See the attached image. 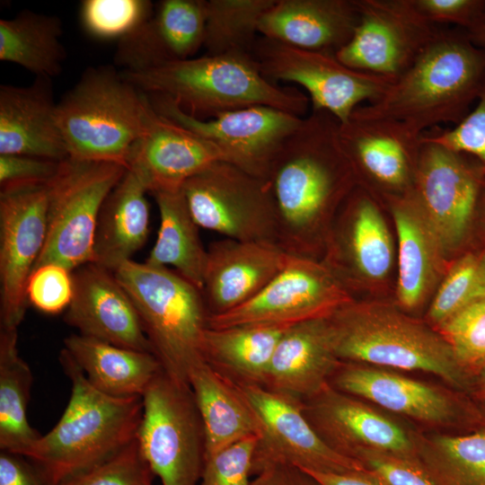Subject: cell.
I'll list each match as a JSON object with an SVG mask.
<instances>
[{
    "instance_id": "obj_1",
    "label": "cell",
    "mask_w": 485,
    "mask_h": 485,
    "mask_svg": "<svg viewBox=\"0 0 485 485\" xmlns=\"http://www.w3.org/2000/svg\"><path fill=\"white\" fill-rule=\"evenodd\" d=\"M340 122L313 110L286 139L266 182L275 209L276 242L288 255L317 259L324 224L355 176L340 141Z\"/></svg>"
},
{
    "instance_id": "obj_2",
    "label": "cell",
    "mask_w": 485,
    "mask_h": 485,
    "mask_svg": "<svg viewBox=\"0 0 485 485\" xmlns=\"http://www.w3.org/2000/svg\"><path fill=\"white\" fill-rule=\"evenodd\" d=\"M484 75L485 50L464 30L440 29L377 100L352 115L393 120L418 135L442 123L456 126L477 100Z\"/></svg>"
},
{
    "instance_id": "obj_3",
    "label": "cell",
    "mask_w": 485,
    "mask_h": 485,
    "mask_svg": "<svg viewBox=\"0 0 485 485\" xmlns=\"http://www.w3.org/2000/svg\"><path fill=\"white\" fill-rule=\"evenodd\" d=\"M121 74L142 93L168 98L199 119L251 106L303 117L310 104L308 95L297 88L268 79L247 53L206 54Z\"/></svg>"
},
{
    "instance_id": "obj_4",
    "label": "cell",
    "mask_w": 485,
    "mask_h": 485,
    "mask_svg": "<svg viewBox=\"0 0 485 485\" xmlns=\"http://www.w3.org/2000/svg\"><path fill=\"white\" fill-rule=\"evenodd\" d=\"M59 361L71 382L67 405L57 424L25 454L49 485L111 457L137 438L142 397L116 398L95 389L66 349Z\"/></svg>"
},
{
    "instance_id": "obj_5",
    "label": "cell",
    "mask_w": 485,
    "mask_h": 485,
    "mask_svg": "<svg viewBox=\"0 0 485 485\" xmlns=\"http://www.w3.org/2000/svg\"><path fill=\"white\" fill-rule=\"evenodd\" d=\"M328 319L340 361L433 374L469 395L471 382L436 329L391 305L353 299Z\"/></svg>"
},
{
    "instance_id": "obj_6",
    "label": "cell",
    "mask_w": 485,
    "mask_h": 485,
    "mask_svg": "<svg viewBox=\"0 0 485 485\" xmlns=\"http://www.w3.org/2000/svg\"><path fill=\"white\" fill-rule=\"evenodd\" d=\"M148 96L114 67H88L57 101V122L68 153L77 160L128 169L135 144L148 127Z\"/></svg>"
},
{
    "instance_id": "obj_7",
    "label": "cell",
    "mask_w": 485,
    "mask_h": 485,
    "mask_svg": "<svg viewBox=\"0 0 485 485\" xmlns=\"http://www.w3.org/2000/svg\"><path fill=\"white\" fill-rule=\"evenodd\" d=\"M114 274L133 300L163 371L189 384L190 372L205 362L209 314L201 291L172 269L133 260Z\"/></svg>"
},
{
    "instance_id": "obj_8",
    "label": "cell",
    "mask_w": 485,
    "mask_h": 485,
    "mask_svg": "<svg viewBox=\"0 0 485 485\" xmlns=\"http://www.w3.org/2000/svg\"><path fill=\"white\" fill-rule=\"evenodd\" d=\"M137 434L141 454L162 485H198L206 459L203 422L190 384L163 370L142 396Z\"/></svg>"
},
{
    "instance_id": "obj_9",
    "label": "cell",
    "mask_w": 485,
    "mask_h": 485,
    "mask_svg": "<svg viewBox=\"0 0 485 485\" xmlns=\"http://www.w3.org/2000/svg\"><path fill=\"white\" fill-rule=\"evenodd\" d=\"M126 170L117 163L71 157L60 162L47 183V237L32 271L46 264L74 271L93 262L94 233L101 207Z\"/></svg>"
},
{
    "instance_id": "obj_10",
    "label": "cell",
    "mask_w": 485,
    "mask_h": 485,
    "mask_svg": "<svg viewBox=\"0 0 485 485\" xmlns=\"http://www.w3.org/2000/svg\"><path fill=\"white\" fill-rule=\"evenodd\" d=\"M252 56L270 81L295 84L307 93L313 110H326L340 123L359 106L377 100L394 82L358 71L331 52L298 48L261 37Z\"/></svg>"
},
{
    "instance_id": "obj_11",
    "label": "cell",
    "mask_w": 485,
    "mask_h": 485,
    "mask_svg": "<svg viewBox=\"0 0 485 485\" xmlns=\"http://www.w3.org/2000/svg\"><path fill=\"white\" fill-rule=\"evenodd\" d=\"M182 191L199 227L234 240L276 242L274 204L265 180L218 161L186 181Z\"/></svg>"
},
{
    "instance_id": "obj_12",
    "label": "cell",
    "mask_w": 485,
    "mask_h": 485,
    "mask_svg": "<svg viewBox=\"0 0 485 485\" xmlns=\"http://www.w3.org/2000/svg\"><path fill=\"white\" fill-rule=\"evenodd\" d=\"M236 386L260 422L252 475L278 466L337 473L367 471L360 462L337 452L318 435L304 412L302 401L261 385Z\"/></svg>"
},
{
    "instance_id": "obj_13",
    "label": "cell",
    "mask_w": 485,
    "mask_h": 485,
    "mask_svg": "<svg viewBox=\"0 0 485 485\" xmlns=\"http://www.w3.org/2000/svg\"><path fill=\"white\" fill-rule=\"evenodd\" d=\"M334 388L428 426L485 428L478 403L469 395L382 367L344 362L333 374Z\"/></svg>"
},
{
    "instance_id": "obj_14",
    "label": "cell",
    "mask_w": 485,
    "mask_h": 485,
    "mask_svg": "<svg viewBox=\"0 0 485 485\" xmlns=\"http://www.w3.org/2000/svg\"><path fill=\"white\" fill-rule=\"evenodd\" d=\"M351 300L348 290L322 261L289 255L281 271L258 295L229 312L208 316L207 325L290 326L328 317Z\"/></svg>"
},
{
    "instance_id": "obj_15",
    "label": "cell",
    "mask_w": 485,
    "mask_h": 485,
    "mask_svg": "<svg viewBox=\"0 0 485 485\" xmlns=\"http://www.w3.org/2000/svg\"><path fill=\"white\" fill-rule=\"evenodd\" d=\"M146 95L158 114L214 144L225 162L263 180L278 150L304 118L273 107L251 106L199 119L168 98Z\"/></svg>"
},
{
    "instance_id": "obj_16",
    "label": "cell",
    "mask_w": 485,
    "mask_h": 485,
    "mask_svg": "<svg viewBox=\"0 0 485 485\" xmlns=\"http://www.w3.org/2000/svg\"><path fill=\"white\" fill-rule=\"evenodd\" d=\"M359 19L337 58L350 68L397 79L439 31L412 0H355Z\"/></svg>"
},
{
    "instance_id": "obj_17",
    "label": "cell",
    "mask_w": 485,
    "mask_h": 485,
    "mask_svg": "<svg viewBox=\"0 0 485 485\" xmlns=\"http://www.w3.org/2000/svg\"><path fill=\"white\" fill-rule=\"evenodd\" d=\"M48 231L46 184L0 191V328L18 329L29 304L28 279Z\"/></svg>"
},
{
    "instance_id": "obj_18",
    "label": "cell",
    "mask_w": 485,
    "mask_h": 485,
    "mask_svg": "<svg viewBox=\"0 0 485 485\" xmlns=\"http://www.w3.org/2000/svg\"><path fill=\"white\" fill-rule=\"evenodd\" d=\"M456 152L425 140L410 191L444 251L464 239L482 189L485 168Z\"/></svg>"
},
{
    "instance_id": "obj_19",
    "label": "cell",
    "mask_w": 485,
    "mask_h": 485,
    "mask_svg": "<svg viewBox=\"0 0 485 485\" xmlns=\"http://www.w3.org/2000/svg\"><path fill=\"white\" fill-rule=\"evenodd\" d=\"M302 404L307 419L318 435L344 455L352 458L358 451L372 450L418 459L415 433L366 401L330 384L302 401Z\"/></svg>"
},
{
    "instance_id": "obj_20",
    "label": "cell",
    "mask_w": 485,
    "mask_h": 485,
    "mask_svg": "<svg viewBox=\"0 0 485 485\" xmlns=\"http://www.w3.org/2000/svg\"><path fill=\"white\" fill-rule=\"evenodd\" d=\"M339 135L355 177L402 197L412 190L422 135L393 120L352 114L340 124Z\"/></svg>"
},
{
    "instance_id": "obj_21",
    "label": "cell",
    "mask_w": 485,
    "mask_h": 485,
    "mask_svg": "<svg viewBox=\"0 0 485 485\" xmlns=\"http://www.w3.org/2000/svg\"><path fill=\"white\" fill-rule=\"evenodd\" d=\"M74 294L64 321L78 333L125 348L152 352L140 316L115 274L95 263L73 271Z\"/></svg>"
},
{
    "instance_id": "obj_22",
    "label": "cell",
    "mask_w": 485,
    "mask_h": 485,
    "mask_svg": "<svg viewBox=\"0 0 485 485\" xmlns=\"http://www.w3.org/2000/svg\"><path fill=\"white\" fill-rule=\"evenodd\" d=\"M288 256L274 242L225 238L210 243L201 289L209 316L253 298L281 271Z\"/></svg>"
},
{
    "instance_id": "obj_23",
    "label": "cell",
    "mask_w": 485,
    "mask_h": 485,
    "mask_svg": "<svg viewBox=\"0 0 485 485\" xmlns=\"http://www.w3.org/2000/svg\"><path fill=\"white\" fill-rule=\"evenodd\" d=\"M218 161L225 158L214 144L154 110L146 134L131 150L128 169L152 193L181 189L186 181Z\"/></svg>"
},
{
    "instance_id": "obj_24",
    "label": "cell",
    "mask_w": 485,
    "mask_h": 485,
    "mask_svg": "<svg viewBox=\"0 0 485 485\" xmlns=\"http://www.w3.org/2000/svg\"><path fill=\"white\" fill-rule=\"evenodd\" d=\"M205 31L206 0H162L145 24L118 42L115 62L136 72L193 57Z\"/></svg>"
},
{
    "instance_id": "obj_25",
    "label": "cell",
    "mask_w": 485,
    "mask_h": 485,
    "mask_svg": "<svg viewBox=\"0 0 485 485\" xmlns=\"http://www.w3.org/2000/svg\"><path fill=\"white\" fill-rule=\"evenodd\" d=\"M51 78L28 86H0V155L16 154L61 162L68 153L57 122Z\"/></svg>"
},
{
    "instance_id": "obj_26",
    "label": "cell",
    "mask_w": 485,
    "mask_h": 485,
    "mask_svg": "<svg viewBox=\"0 0 485 485\" xmlns=\"http://www.w3.org/2000/svg\"><path fill=\"white\" fill-rule=\"evenodd\" d=\"M340 363L328 317L304 321L283 333L263 386L304 401L330 384Z\"/></svg>"
},
{
    "instance_id": "obj_27",
    "label": "cell",
    "mask_w": 485,
    "mask_h": 485,
    "mask_svg": "<svg viewBox=\"0 0 485 485\" xmlns=\"http://www.w3.org/2000/svg\"><path fill=\"white\" fill-rule=\"evenodd\" d=\"M359 19L355 0H275L259 33L298 48L336 54L352 38Z\"/></svg>"
},
{
    "instance_id": "obj_28",
    "label": "cell",
    "mask_w": 485,
    "mask_h": 485,
    "mask_svg": "<svg viewBox=\"0 0 485 485\" xmlns=\"http://www.w3.org/2000/svg\"><path fill=\"white\" fill-rule=\"evenodd\" d=\"M146 193L145 182L127 169L101 207L93 263L114 273L145 245L150 224Z\"/></svg>"
},
{
    "instance_id": "obj_29",
    "label": "cell",
    "mask_w": 485,
    "mask_h": 485,
    "mask_svg": "<svg viewBox=\"0 0 485 485\" xmlns=\"http://www.w3.org/2000/svg\"><path fill=\"white\" fill-rule=\"evenodd\" d=\"M398 238L397 296L406 309L419 306L442 270L444 250L411 193L391 200Z\"/></svg>"
},
{
    "instance_id": "obj_30",
    "label": "cell",
    "mask_w": 485,
    "mask_h": 485,
    "mask_svg": "<svg viewBox=\"0 0 485 485\" xmlns=\"http://www.w3.org/2000/svg\"><path fill=\"white\" fill-rule=\"evenodd\" d=\"M64 349L101 392L116 398L142 397L163 370L151 352L121 348L77 334L64 340Z\"/></svg>"
},
{
    "instance_id": "obj_31",
    "label": "cell",
    "mask_w": 485,
    "mask_h": 485,
    "mask_svg": "<svg viewBox=\"0 0 485 485\" xmlns=\"http://www.w3.org/2000/svg\"><path fill=\"white\" fill-rule=\"evenodd\" d=\"M290 326L207 327L203 335V358L212 369L236 385L263 386L275 348Z\"/></svg>"
},
{
    "instance_id": "obj_32",
    "label": "cell",
    "mask_w": 485,
    "mask_h": 485,
    "mask_svg": "<svg viewBox=\"0 0 485 485\" xmlns=\"http://www.w3.org/2000/svg\"><path fill=\"white\" fill-rule=\"evenodd\" d=\"M189 384L203 422L206 456L251 436H259V419L239 388L206 362L189 375Z\"/></svg>"
},
{
    "instance_id": "obj_33",
    "label": "cell",
    "mask_w": 485,
    "mask_h": 485,
    "mask_svg": "<svg viewBox=\"0 0 485 485\" xmlns=\"http://www.w3.org/2000/svg\"><path fill=\"white\" fill-rule=\"evenodd\" d=\"M157 203L160 226L145 262L173 269L198 287H203L207 249L193 219L182 188L152 192Z\"/></svg>"
},
{
    "instance_id": "obj_34",
    "label": "cell",
    "mask_w": 485,
    "mask_h": 485,
    "mask_svg": "<svg viewBox=\"0 0 485 485\" xmlns=\"http://www.w3.org/2000/svg\"><path fill=\"white\" fill-rule=\"evenodd\" d=\"M62 34L59 17L22 10L11 19L0 20V59L36 77L57 76L66 58Z\"/></svg>"
},
{
    "instance_id": "obj_35",
    "label": "cell",
    "mask_w": 485,
    "mask_h": 485,
    "mask_svg": "<svg viewBox=\"0 0 485 485\" xmlns=\"http://www.w3.org/2000/svg\"><path fill=\"white\" fill-rule=\"evenodd\" d=\"M346 225L340 232V247L332 255L346 260L342 268L351 269L366 279L381 280L392 264L391 234L376 204L368 195H357L346 211Z\"/></svg>"
},
{
    "instance_id": "obj_36",
    "label": "cell",
    "mask_w": 485,
    "mask_h": 485,
    "mask_svg": "<svg viewBox=\"0 0 485 485\" xmlns=\"http://www.w3.org/2000/svg\"><path fill=\"white\" fill-rule=\"evenodd\" d=\"M32 382L19 354L18 329L0 328V450L25 455L41 436L27 418Z\"/></svg>"
},
{
    "instance_id": "obj_37",
    "label": "cell",
    "mask_w": 485,
    "mask_h": 485,
    "mask_svg": "<svg viewBox=\"0 0 485 485\" xmlns=\"http://www.w3.org/2000/svg\"><path fill=\"white\" fill-rule=\"evenodd\" d=\"M417 440L418 459L436 485H485V428Z\"/></svg>"
},
{
    "instance_id": "obj_38",
    "label": "cell",
    "mask_w": 485,
    "mask_h": 485,
    "mask_svg": "<svg viewBox=\"0 0 485 485\" xmlns=\"http://www.w3.org/2000/svg\"><path fill=\"white\" fill-rule=\"evenodd\" d=\"M274 1L206 0V54H252L260 21Z\"/></svg>"
},
{
    "instance_id": "obj_39",
    "label": "cell",
    "mask_w": 485,
    "mask_h": 485,
    "mask_svg": "<svg viewBox=\"0 0 485 485\" xmlns=\"http://www.w3.org/2000/svg\"><path fill=\"white\" fill-rule=\"evenodd\" d=\"M154 9V4L149 0H84L79 18L90 37L119 42L145 24Z\"/></svg>"
},
{
    "instance_id": "obj_40",
    "label": "cell",
    "mask_w": 485,
    "mask_h": 485,
    "mask_svg": "<svg viewBox=\"0 0 485 485\" xmlns=\"http://www.w3.org/2000/svg\"><path fill=\"white\" fill-rule=\"evenodd\" d=\"M485 298V254L468 253L452 266L428 313L436 327L449 317Z\"/></svg>"
},
{
    "instance_id": "obj_41",
    "label": "cell",
    "mask_w": 485,
    "mask_h": 485,
    "mask_svg": "<svg viewBox=\"0 0 485 485\" xmlns=\"http://www.w3.org/2000/svg\"><path fill=\"white\" fill-rule=\"evenodd\" d=\"M435 329L451 347L472 384L485 366V298L460 310Z\"/></svg>"
},
{
    "instance_id": "obj_42",
    "label": "cell",
    "mask_w": 485,
    "mask_h": 485,
    "mask_svg": "<svg viewBox=\"0 0 485 485\" xmlns=\"http://www.w3.org/2000/svg\"><path fill=\"white\" fill-rule=\"evenodd\" d=\"M137 438L116 454L58 485H153Z\"/></svg>"
},
{
    "instance_id": "obj_43",
    "label": "cell",
    "mask_w": 485,
    "mask_h": 485,
    "mask_svg": "<svg viewBox=\"0 0 485 485\" xmlns=\"http://www.w3.org/2000/svg\"><path fill=\"white\" fill-rule=\"evenodd\" d=\"M258 436H251L206 456L199 485H251Z\"/></svg>"
},
{
    "instance_id": "obj_44",
    "label": "cell",
    "mask_w": 485,
    "mask_h": 485,
    "mask_svg": "<svg viewBox=\"0 0 485 485\" xmlns=\"http://www.w3.org/2000/svg\"><path fill=\"white\" fill-rule=\"evenodd\" d=\"M73 294V271L57 264H46L35 269L27 282L29 304L47 314L66 311Z\"/></svg>"
},
{
    "instance_id": "obj_45",
    "label": "cell",
    "mask_w": 485,
    "mask_h": 485,
    "mask_svg": "<svg viewBox=\"0 0 485 485\" xmlns=\"http://www.w3.org/2000/svg\"><path fill=\"white\" fill-rule=\"evenodd\" d=\"M477 105L451 129L422 134L425 140L472 155L485 167V75L477 96Z\"/></svg>"
},
{
    "instance_id": "obj_46",
    "label": "cell",
    "mask_w": 485,
    "mask_h": 485,
    "mask_svg": "<svg viewBox=\"0 0 485 485\" xmlns=\"http://www.w3.org/2000/svg\"><path fill=\"white\" fill-rule=\"evenodd\" d=\"M352 458L360 462L381 485H436L418 459L372 450H361Z\"/></svg>"
},
{
    "instance_id": "obj_47",
    "label": "cell",
    "mask_w": 485,
    "mask_h": 485,
    "mask_svg": "<svg viewBox=\"0 0 485 485\" xmlns=\"http://www.w3.org/2000/svg\"><path fill=\"white\" fill-rule=\"evenodd\" d=\"M412 3L430 23L454 24L465 31L485 10V0H412Z\"/></svg>"
},
{
    "instance_id": "obj_48",
    "label": "cell",
    "mask_w": 485,
    "mask_h": 485,
    "mask_svg": "<svg viewBox=\"0 0 485 485\" xmlns=\"http://www.w3.org/2000/svg\"><path fill=\"white\" fill-rule=\"evenodd\" d=\"M60 162L16 154L0 155L1 189L46 184L56 174Z\"/></svg>"
},
{
    "instance_id": "obj_49",
    "label": "cell",
    "mask_w": 485,
    "mask_h": 485,
    "mask_svg": "<svg viewBox=\"0 0 485 485\" xmlns=\"http://www.w3.org/2000/svg\"><path fill=\"white\" fill-rule=\"evenodd\" d=\"M0 485H49L41 471L29 458L0 451Z\"/></svg>"
},
{
    "instance_id": "obj_50",
    "label": "cell",
    "mask_w": 485,
    "mask_h": 485,
    "mask_svg": "<svg viewBox=\"0 0 485 485\" xmlns=\"http://www.w3.org/2000/svg\"><path fill=\"white\" fill-rule=\"evenodd\" d=\"M251 485H318L308 474L293 466H278L267 470L252 481Z\"/></svg>"
},
{
    "instance_id": "obj_51",
    "label": "cell",
    "mask_w": 485,
    "mask_h": 485,
    "mask_svg": "<svg viewBox=\"0 0 485 485\" xmlns=\"http://www.w3.org/2000/svg\"><path fill=\"white\" fill-rule=\"evenodd\" d=\"M318 485H381L368 471L348 472H322L302 470Z\"/></svg>"
},
{
    "instance_id": "obj_52",
    "label": "cell",
    "mask_w": 485,
    "mask_h": 485,
    "mask_svg": "<svg viewBox=\"0 0 485 485\" xmlns=\"http://www.w3.org/2000/svg\"><path fill=\"white\" fill-rule=\"evenodd\" d=\"M466 33L477 47L485 50V10L476 23Z\"/></svg>"
},
{
    "instance_id": "obj_53",
    "label": "cell",
    "mask_w": 485,
    "mask_h": 485,
    "mask_svg": "<svg viewBox=\"0 0 485 485\" xmlns=\"http://www.w3.org/2000/svg\"><path fill=\"white\" fill-rule=\"evenodd\" d=\"M469 395L477 402L485 401V366L472 381Z\"/></svg>"
},
{
    "instance_id": "obj_54",
    "label": "cell",
    "mask_w": 485,
    "mask_h": 485,
    "mask_svg": "<svg viewBox=\"0 0 485 485\" xmlns=\"http://www.w3.org/2000/svg\"><path fill=\"white\" fill-rule=\"evenodd\" d=\"M477 403H478V406H479V409L482 417V420L485 426V401H478Z\"/></svg>"
}]
</instances>
